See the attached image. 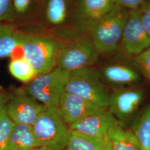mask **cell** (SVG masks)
Masks as SVG:
<instances>
[{"label":"cell","instance_id":"obj_12","mask_svg":"<svg viewBox=\"0 0 150 150\" xmlns=\"http://www.w3.org/2000/svg\"><path fill=\"white\" fill-rule=\"evenodd\" d=\"M98 71L103 83L115 88L127 87L140 80L139 74L126 64H107Z\"/></svg>","mask_w":150,"mask_h":150},{"label":"cell","instance_id":"obj_17","mask_svg":"<svg viewBox=\"0 0 150 150\" xmlns=\"http://www.w3.org/2000/svg\"><path fill=\"white\" fill-rule=\"evenodd\" d=\"M20 33L13 26L0 22V59L11 56L18 47Z\"/></svg>","mask_w":150,"mask_h":150},{"label":"cell","instance_id":"obj_5","mask_svg":"<svg viewBox=\"0 0 150 150\" xmlns=\"http://www.w3.org/2000/svg\"><path fill=\"white\" fill-rule=\"evenodd\" d=\"M99 56L91 39L74 36L61 42L56 67L70 72L91 67L96 63Z\"/></svg>","mask_w":150,"mask_h":150},{"label":"cell","instance_id":"obj_25","mask_svg":"<svg viewBox=\"0 0 150 150\" xmlns=\"http://www.w3.org/2000/svg\"><path fill=\"white\" fill-rule=\"evenodd\" d=\"M146 2V0H115L116 5L119 6L129 11L139 9Z\"/></svg>","mask_w":150,"mask_h":150},{"label":"cell","instance_id":"obj_21","mask_svg":"<svg viewBox=\"0 0 150 150\" xmlns=\"http://www.w3.org/2000/svg\"><path fill=\"white\" fill-rule=\"evenodd\" d=\"M15 125L4 108L0 113V150H6Z\"/></svg>","mask_w":150,"mask_h":150},{"label":"cell","instance_id":"obj_11","mask_svg":"<svg viewBox=\"0 0 150 150\" xmlns=\"http://www.w3.org/2000/svg\"><path fill=\"white\" fill-rule=\"evenodd\" d=\"M121 123L108 110L91 115L79 122L71 124L70 129L92 137L105 139L113 126Z\"/></svg>","mask_w":150,"mask_h":150},{"label":"cell","instance_id":"obj_16","mask_svg":"<svg viewBox=\"0 0 150 150\" xmlns=\"http://www.w3.org/2000/svg\"><path fill=\"white\" fill-rule=\"evenodd\" d=\"M131 131L140 150H150V105L134 120Z\"/></svg>","mask_w":150,"mask_h":150},{"label":"cell","instance_id":"obj_31","mask_svg":"<svg viewBox=\"0 0 150 150\" xmlns=\"http://www.w3.org/2000/svg\"></svg>","mask_w":150,"mask_h":150},{"label":"cell","instance_id":"obj_27","mask_svg":"<svg viewBox=\"0 0 150 150\" xmlns=\"http://www.w3.org/2000/svg\"><path fill=\"white\" fill-rule=\"evenodd\" d=\"M7 98L8 94L5 92L1 87H0V113L4 108H5Z\"/></svg>","mask_w":150,"mask_h":150},{"label":"cell","instance_id":"obj_26","mask_svg":"<svg viewBox=\"0 0 150 150\" xmlns=\"http://www.w3.org/2000/svg\"><path fill=\"white\" fill-rule=\"evenodd\" d=\"M31 1L32 0H12L15 15H25L29 10Z\"/></svg>","mask_w":150,"mask_h":150},{"label":"cell","instance_id":"obj_10","mask_svg":"<svg viewBox=\"0 0 150 150\" xmlns=\"http://www.w3.org/2000/svg\"><path fill=\"white\" fill-rule=\"evenodd\" d=\"M57 107L64 122L69 126L91 115L106 110L67 92H64L62 95Z\"/></svg>","mask_w":150,"mask_h":150},{"label":"cell","instance_id":"obj_22","mask_svg":"<svg viewBox=\"0 0 150 150\" xmlns=\"http://www.w3.org/2000/svg\"><path fill=\"white\" fill-rule=\"evenodd\" d=\"M134 62L150 83V47L136 56Z\"/></svg>","mask_w":150,"mask_h":150},{"label":"cell","instance_id":"obj_30","mask_svg":"<svg viewBox=\"0 0 150 150\" xmlns=\"http://www.w3.org/2000/svg\"><path fill=\"white\" fill-rule=\"evenodd\" d=\"M147 1H150V0H147Z\"/></svg>","mask_w":150,"mask_h":150},{"label":"cell","instance_id":"obj_8","mask_svg":"<svg viewBox=\"0 0 150 150\" xmlns=\"http://www.w3.org/2000/svg\"><path fill=\"white\" fill-rule=\"evenodd\" d=\"M142 89L132 87L115 88L110 94L107 110L121 123L129 121L145 97Z\"/></svg>","mask_w":150,"mask_h":150},{"label":"cell","instance_id":"obj_13","mask_svg":"<svg viewBox=\"0 0 150 150\" xmlns=\"http://www.w3.org/2000/svg\"><path fill=\"white\" fill-rule=\"evenodd\" d=\"M115 0H80L79 17L86 28L107 15L115 6Z\"/></svg>","mask_w":150,"mask_h":150},{"label":"cell","instance_id":"obj_1","mask_svg":"<svg viewBox=\"0 0 150 150\" xmlns=\"http://www.w3.org/2000/svg\"><path fill=\"white\" fill-rule=\"evenodd\" d=\"M61 45V41L56 38L21 32L18 47L21 49L22 56L31 64L38 75H40L56 67Z\"/></svg>","mask_w":150,"mask_h":150},{"label":"cell","instance_id":"obj_7","mask_svg":"<svg viewBox=\"0 0 150 150\" xmlns=\"http://www.w3.org/2000/svg\"><path fill=\"white\" fill-rule=\"evenodd\" d=\"M46 108L24 89L17 88L8 94L5 107L7 114L15 124L31 126Z\"/></svg>","mask_w":150,"mask_h":150},{"label":"cell","instance_id":"obj_6","mask_svg":"<svg viewBox=\"0 0 150 150\" xmlns=\"http://www.w3.org/2000/svg\"><path fill=\"white\" fill-rule=\"evenodd\" d=\"M70 74V72L56 67L48 72L37 75L24 90L45 106L58 107Z\"/></svg>","mask_w":150,"mask_h":150},{"label":"cell","instance_id":"obj_2","mask_svg":"<svg viewBox=\"0 0 150 150\" xmlns=\"http://www.w3.org/2000/svg\"><path fill=\"white\" fill-rule=\"evenodd\" d=\"M129 12L115 5L107 15L89 27L91 41L100 55L110 54L117 49Z\"/></svg>","mask_w":150,"mask_h":150},{"label":"cell","instance_id":"obj_3","mask_svg":"<svg viewBox=\"0 0 150 150\" xmlns=\"http://www.w3.org/2000/svg\"><path fill=\"white\" fill-rule=\"evenodd\" d=\"M39 147L64 150L71 129L64 122L57 107H47L32 126Z\"/></svg>","mask_w":150,"mask_h":150},{"label":"cell","instance_id":"obj_23","mask_svg":"<svg viewBox=\"0 0 150 150\" xmlns=\"http://www.w3.org/2000/svg\"><path fill=\"white\" fill-rule=\"evenodd\" d=\"M14 17L12 0H0V22L12 20Z\"/></svg>","mask_w":150,"mask_h":150},{"label":"cell","instance_id":"obj_9","mask_svg":"<svg viewBox=\"0 0 150 150\" xmlns=\"http://www.w3.org/2000/svg\"><path fill=\"white\" fill-rule=\"evenodd\" d=\"M121 41L123 50L129 55L136 56L150 47V40L141 19L140 8L129 12Z\"/></svg>","mask_w":150,"mask_h":150},{"label":"cell","instance_id":"obj_29","mask_svg":"<svg viewBox=\"0 0 150 150\" xmlns=\"http://www.w3.org/2000/svg\"><path fill=\"white\" fill-rule=\"evenodd\" d=\"M48 150L47 149H45V148H43V147H38V148H36V149H34V150Z\"/></svg>","mask_w":150,"mask_h":150},{"label":"cell","instance_id":"obj_24","mask_svg":"<svg viewBox=\"0 0 150 150\" xmlns=\"http://www.w3.org/2000/svg\"><path fill=\"white\" fill-rule=\"evenodd\" d=\"M141 19L150 41V1L146 2L140 8Z\"/></svg>","mask_w":150,"mask_h":150},{"label":"cell","instance_id":"obj_18","mask_svg":"<svg viewBox=\"0 0 150 150\" xmlns=\"http://www.w3.org/2000/svg\"><path fill=\"white\" fill-rule=\"evenodd\" d=\"M104 139L92 137L71 129L64 150H102Z\"/></svg>","mask_w":150,"mask_h":150},{"label":"cell","instance_id":"obj_14","mask_svg":"<svg viewBox=\"0 0 150 150\" xmlns=\"http://www.w3.org/2000/svg\"><path fill=\"white\" fill-rule=\"evenodd\" d=\"M38 147L32 126L15 124L6 150H33Z\"/></svg>","mask_w":150,"mask_h":150},{"label":"cell","instance_id":"obj_19","mask_svg":"<svg viewBox=\"0 0 150 150\" xmlns=\"http://www.w3.org/2000/svg\"><path fill=\"white\" fill-rule=\"evenodd\" d=\"M8 70L15 78L23 83L30 82L38 75L33 67L22 56L11 59Z\"/></svg>","mask_w":150,"mask_h":150},{"label":"cell","instance_id":"obj_28","mask_svg":"<svg viewBox=\"0 0 150 150\" xmlns=\"http://www.w3.org/2000/svg\"><path fill=\"white\" fill-rule=\"evenodd\" d=\"M103 150H112L109 141L107 139V137L104 139V145H103Z\"/></svg>","mask_w":150,"mask_h":150},{"label":"cell","instance_id":"obj_4","mask_svg":"<svg viewBox=\"0 0 150 150\" xmlns=\"http://www.w3.org/2000/svg\"><path fill=\"white\" fill-rule=\"evenodd\" d=\"M64 92L81 97L107 110L110 94L98 70L87 67L70 72Z\"/></svg>","mask_w":150,"mask_h":150},{"label":"cell","instance_id":"obj_15","mask_svg":"<svg viewBox=\"0 0 150 150\" xmlns=\"http://www.w3.org/2000/svg\"><path fill=\"white\" fill-rule=\"evenodd\" d=\"M122 123L113 126L108 130L107 138L112 150H140L131 129H125Z\"/></svg>","mask_w":150,"mask_h":150},{"label":"cell","instance_id":"obj_20","mask_svg":"<svg viewBox=\"0 0 150 150\" xmlns=\"http://www.w3.org/2000/svg\"><path fill=\"white\" fill-rule=\"evenodd\" d=\"M67 16L66 0H48L46 9V17L52 26H59L64 23Z\"/></svg>","mask_w":150,"mask_h":150}]
</instances>
